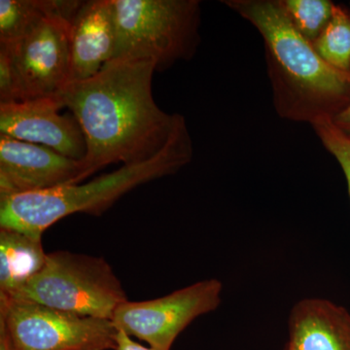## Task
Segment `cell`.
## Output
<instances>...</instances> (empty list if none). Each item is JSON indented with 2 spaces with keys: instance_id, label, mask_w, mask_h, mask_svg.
I'll list each match as a JSON object with an SVG mask.
<instances>
[{
  "instance_id": "obj_1",
  "label": "cell",
  "mask_w": 350,
  "mask_h": 350,
  "mask_svg": "<svg viewBox=\"0 0 350 350\" xmlns=\"http://www.w3.org/2000/svg\"><path fill=\"white\" fill-rule=\"evenodd\" d=\"M155 71L153 62L113 59L59 94L84 133L86 178L111 163L147 162L189 133L182 115L163 111L154 100Z\"/></svg>"
},
{
  "instance_id": "obj_2",
  "label": "cell",
  "mask_w": 350,
  "mask_h": 350,
  "mask_svg": "<svg viewBox=\"0 0 350 350\" xmlns=\"http://www.w3.org/2000/svg\"><path fill=\"white\" fill-rule=\"evenodd\" d=\"M223 3L260 32L278 115L314 125L345 107L350 73L326 63L297 31L280 0H227Z\"/></svg>"
},
{
  "instance_id": "obj_3",
  "label": "cell",
  "mask_w": 350,
  "mask_h": 350,
  "mask_svg": "<svg viewBox=\"0 0 350 350\" xmlns=\"http://www.w3.org/2000/svg\"><path fill=\"white\" fill-rule=\"evenodd\" d=\"M193 153L192 138L187 133L151 160L122 165L88 183L0 198V228L42 238L48 228L71 214L100 216L138 186L176 174L192 161Z\"/></svg>"
},
{
  "instance_id": "obj_4",
  "label": "cell",
  "mask_w": 350,
  "mask_h": 350,
  "mask_svg": "<svg viewBox=\"0 0 350 350\" xmlns=\"http://www.w3.org/2000/svg\"><path fill=\"white\" fill-rule=\"evenodd\" d=\"M116 47L113 59L153 62L156 71L188 61L200 42L198 0H113Z\"/></svg>"
},
{
  "instance_id": "obj_5",
  "label": "cell",
  "mask_w": 350,
  "mask_h": 350,
  "mask_svg": "<svg viewBox=\"0 0 350 350\" xmlns=\"http://www.w3.org/2000/svg\"><path fill=\"white\" fill-rule=\"evenodd\" d=\"M0 299L108 320L128 301L123 285L103 258L69 251L47 253L43 268L33 278L15 293Z\"/></svg>"
},
{
  "instance_id": "obj_6",
  "label": "cell",
  "mask_w": 350,
  "mask_h": 350,
  "mask_svg": "<svg viewBox=\"0 0 350 350\" xmlns=\"http://www.w3.org/2000/svg\"><path fill=\"white\" fill-rule=\"evenodd\" d=\"M0 324L12 350H117L118 330L111 320L31 301L0 299Z\"/></svg>"
},
{
  "instance_id": "obj_7",
  "label": "cell",
  "mask_w": 350,
  "mask_h": 350,
  "mask_svg": "<svg viewBox=\"0 0 350 350\" xmlns=\"http://www.w3.org/2000/svg\"><path fill=\"white\" fill-rule=\"evenodd\" d=\"M222 290L220 280L209 278L153 300H128L117 308L111 321L117 330L144 340L151 349L170 350L196 319L217 310Z\"/></svg>"
},
{
  "instance_id": "obj_8",
  "label": "cell",
  "mask_w": 350,
  "mask_h": 350,
  "mask_svg": "<svg viewBox=\"0 0 350 350\" xmlns=\"http://www.w3.org/2000/svg\"><path fill=\"white\" fill-rule=\"evenodd\" d=\"M70 25L49 16L19 40L0 43L10 55L27 100L59 94L68 85Z\"/></svg>"
},
{
  "instance_id": "obj_9",
  "label": "cell",
  "mask_w": 350,
  "mask_h": 350,
  "mask_svg": "<svg viewBox=\"0 0 350 350\" xmlns=\"http://www.w3.org/2000/svg\"><path fill=\"white\" fill-rule=\"evenodd\" d=\"M63 107L59 94L0 105V135L83 161L87 155L84 133L72 113H59Z\"/></svg>"
},
{
  "instance_id": "obj_10",
  "label": "cell",
  "mask_w": 350,
  "mask_h": 350,
  "mask_svg": "<svg viewBox=\"0 0 350 350\" xmlns=\"http://www.w3.org/2000/svg\"><path fill=\"white\" fill-rule=\"evenodd\" d=\"M84 179L82 161L43 145L0 135V198L80 183Z\"/></svg>"
},
{
  "instance_id": "obj_11",
  "label": "cell",
  "mask_w": 350,
  "mask_h": 350,
  "mask_svg": "<svg viewBox=\"0 0 350 350\" xmlns=\"http://www.w3.org/2000/svg\"><path fill=\"white\" fill-rule=\"evenodd\" d=\"M68 83L96 75L111 61L116 47V20L113 0L85 1L70 25Z\"/></svg>"
},
{
  "instance_id": "obj_12",
  "label": "cell",
  "mask_w": 350,
  "mask_h": 350,
  "mask_svg": "<svg viewBox=\"0 0 350 350\" xmlns=\"http://www.w3.org/2000/svg\"><path fill=\"white\" fill-rule=\"evenodd\" d=\"M288 350H350V313L321 298L299 301L289 317Z\"/></svg>"
},
{
  "instance_id": "obj_13",
  "label": "cell",
  "mask_w": 350,
  "mask_h": 350,
  "mask_svg": "<svg viewBox=\"0 0 350 350\" xmlns=\"http://www.w3.org/2000/svg\"><path fill=\"white\" fill-rule=\"evenodd\" d=\"M42 238L0 228V297L15 293L43 268Z\"/></svg>"
},
{
  "instance_id": "obj_14",
  "label": "cell",
  "mask_w": 350,
  "mask_h": 350,
  "mask_svg": "<svg viewBox=\"0 0 350 350\" xmlns=\"http://www.w3.org/2000/svg\"><path fill=\"white\" fill-rule=\"evenodd\" d=\"M48 0H0V43H12L49 17Z\"/></svg>"
},
{
  "instance_id": "obj_15",
  "label": "cell",
  "mask_w": 350,
  "mask_h": 350,
  "mask_svg": "<svg viewBox=\"0 0 350 350\" xmlns=\"http://www.w3.org/2000/svg\"><path fill=\"white\" fill-rule=\"evenodd\" d=\"M320 57L334 68L350 73V12L336 5L326 29L313 43Z\"/></svg>"
},
{
  "instance_id": "obj_16",
  "label": "cell",
  "mask_w": 350,
  "mask_h": 350,
  "mask_svg": "<svg viewBox=\"0 0 350 350\" xmlns=\"http://www.w3.org/2000/svg\"><path fill=\"white\" fill-rule=\"evenodd\" d=\"M280 2L297 31L312 44L326 29L336 6L329 0H280Z\"/></svg>"
},
{
  "instance_id": "obj_17",
  "label": "cell",
  "mask_w": 350,
  "mask_h": 350,
  "mask_svg": "<svg viewBox=\"0 0 350 350\" xmlns=\"http://www.w3.org/2000/svg\"><path fill=\"white\" fill-rule=\"evenodd\" d=\"M312 126L324 147L340 163L347 179L350 197V138L334 125L332 119L322 120Z\"/></svg>"
},
{
  "instance_id": "obj_18",
  "label": "cell",
  "mask_w": 350,
  "mask_h": 350,
  "mask_svg": "<svg viewBox=\"0 0 350 350\" xmlns=\"http://www.w3.org/2000/svg\"><path fill=\"white\" fill-rule=\"evenodd\" d=\"M27 100L12 59L5 46L0 45V105Z\"/></svg>"
},
{
  "instance_id": "obj_19",
  "label": "cell",
  "mask_w": 350,
  "mask_h": 350,
  "mask_svg": "<svg viewBox=\"0 0 350 350\" xmlns=\"http://www.w3.org/2000/svg\"><path fill=\"white\" fill-rule=\"evenodd\" d=\"M117 350H156L151 347H146L144 345L135 342L124 332L118 331V337H117Z\"/></svg>"
},
{
  "instance_id": "obj_20",
  "label": "cell",
  "mask_w": 350,
  "mask_h": 350,
  "mask_svg": "<svg viewBox=\"0 0 350 350\" xmlns=\"http://www.w3.org/2000/svg\"><path fill=\"white\" fill-rule=\"evenodd\" d=\"M334 125L340 129L345 135L350 137V103L342 111L338 113L333 120Z\"/></svg>"
},
{
  "instance_id": "obj_21",
  "label": "cell",
  "mask_w": 350,
  "mask_h": 350,
  "mask_svg": "<svg viewBox=\"0 0 350 350\" xmlns=\"http://www.w3.org/2000/svg\"><path fill=\"white\" fill-rule=\"evenodd\" d=\"M0 350H12L5 328L0 324Z\"/></svg>"
},
{
  "instance_id": "obj_22",
  "label": "cell",
  "mask_w": 350,
  "mask_h": 350,
  "mask_svg": "<svg viewBox=\"0 0 350 350\" xmlns=\"http://www.w3.org/2000/svg\"><path fill=\"white\" fill-rule=\"evenodd\" d=\"M286 350H288V349H286Z\"/></svg>"
},
{
  "instance_id": "obj_23",
  "label": "cell",
  "mask_w": 350,
  "mask_h": 350,
  "mask_svg": "<svg viewBox=\"0 0 350 350\" xmlns=\"http://www.w3.org/2000/svg\"><path fill=\"white\" fill-rule=\"evenodd\" d=\"M350 138V137H349Z\"/></svg>"
}]
</instances>
